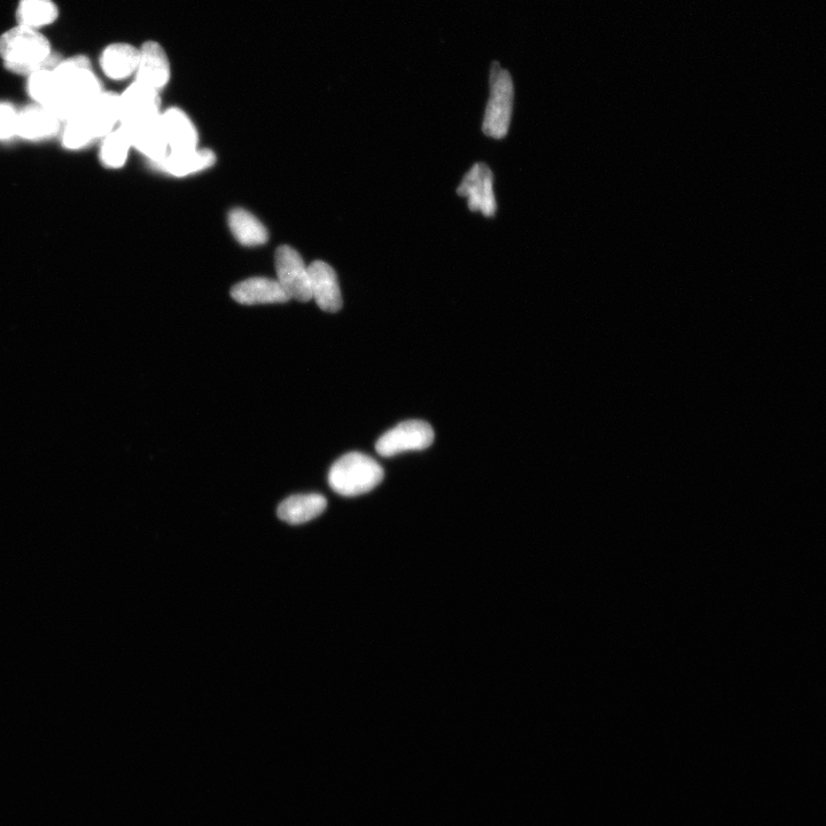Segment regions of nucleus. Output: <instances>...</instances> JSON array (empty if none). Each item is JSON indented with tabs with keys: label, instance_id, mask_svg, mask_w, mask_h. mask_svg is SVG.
Here are the masks:
<instances>
[{
	"label": "nucleus",
	"instance_id": "f257e3e1",
	"mask_svg": "<svg viewBox=\"0 0 826 826\" xmlns=\"http://www.w3.org/2000/svg\"><path fill=\"white\" fill-rule=\"evenodd\" d=\"M0 58L7 70L27 76L37 70L54 69L62 60L40 30L19 25L0 36Z\"/></svg>",
	"mask_w": 826,
	"mask_h": 826
},
{
	"label": "nucleus",
	"instance_id": "f03ea898",
	"mask_svg": "<svg viewBox=\"0 0 826 826\" xmlns=\"http://www.w3.org/2000/svg\"><path fill=\"white\" fill-rule=\"evenodd\" d=\"M56 76L58 101L53 113L70 120L103 92L98 76L87 57L62 59L53 69Z\"/></svg>",
	"mask_w": 826,
	"mask_h": 826
},
{
	"label": "nucleus",
	"instance_id": "7ed1b4c3",
	"mask_svg": "<svg viewBox=\"0 0 826 826\" xmlns=\"http://www.w3.org/2000/svg\"><path fill=\"white\" fill-rule=\"evenodd\" d=\"M119 122L120 96L103 91L67 121L62 144L69 150H80L93 140L111 134Z\"/></svg>",
	"mask_w": 826,
	"mask_h": 826
},
{
	"label": "nucleus",
	"instance_id": "20e7f679",
	"mask_svg": "<svg viewBox=\"0 0 826 826\" xmlns=\"http://www.w3.org/2000/svg\"><path fill=\"white\" fill-rule=\"evenodd\" d=\"M383 467L368 455L350 453L333 464L329 473L330 487L345 497L368 494L384 480Z\"/></svg>",
	"mask_w": 826,
	"mask_h": 826
},
{
	"label": "nucleus",
	"instance_id": "39448f33",
	"mask_svg": "<svg viewBox=\"0 0 826 826\" xmlns=\"http://www.w3.org/2000/svg\"><path fill=\"white\" fill-rule=\"evenodd\" d=\"M490 95L483 118L482 131L488 137L502 139L508 135L513 112L514 85L508 70L494 62L489 77Z\"/></svg>",
	"mask_w": 826,
	"mask_h": 826
},
{
	"label": "nucleus",
	"instance_id": "423d86ee",
	"mask_svg": "<svg viewBox=\"0 0 826 826\" xmlns=\"http://www.w3.org/2000/svg\"><path fill=\"white\" fill-rule=\"evenodd\" d=\"M434 431L423 420H408L386 432L376 443L377 453L393 457L408 451L424 450L432 446Z\"/></svg>",
	"mask_w": 826,
	"mask_h": 826
},
{
	"label": "nucleus",
	"instance_id": "0eeeda50",
	"mask_svg": "<svg viewBox=\"0 0 826 826\" xmlns=\"http://www.w3.org/2000/svg\"><path fill=\"white\" fill-rule=\"evenodd\" d=\"M277 282L290 299L308 302L313 299L308 267L290 246H280L276 253Z\"/></svg>",
	"mask_w": 826,
	"mask_h": 826
},
{
	"label": "nucleus",
	"instance_id": "6e6552de",
	"mask_svg": "<svg viewBox=\"0 0 826 826\" xmlns=\"http://www.w3.org/2000/svg\"><path fill=\"white\" fill-rule=\"evenodd\" d=\"M458 196L467 198L471 212L493 217L497 204L494 192V175L485 163H475L457 189Z\"/></svg>",
	"mask_w": 826,
	"mask_h": 826
},
{
	"label": "nucleus",
	"instance_id": "1a4fd4ad",
	"mask_svg": "<svg viewBox=\"0 0 826 826\" xmlns=\"http://www.w3.org/2000/svg\"><path fill=\"white\" fill-rule=\"evenodd\" d=\"M120 96V124L129 127L160 115V92L135 81Z\"/></svg>",
	"mask_w": 826,
	"mask_h": 826
},
{
	"label": "nucleus",
	"instance_id": "9d476101",
	"mask_svg": "<svg viewBox=\"0 0 826 826\" xmlns=\"http://www.w3.org/2000/svg\"><path fill=\"white\" fill-rule=\"evenodd\" d=\"M121 128L127 132L131 147L137 148L140 153L151 160L154 166L159 165L167 157L169 146L162 127L161 114Z\"/></svg>",
	"mask_w": 826,
	"mask_h": 826
},
{
	"label": "nucleus",
	"instance_id": "9b49d317",
	"mask_svg": "<svg viewBox=\"0 0 826 826\" xmlns=\"http://www.w3.org/2000/svg\"><path fill=\"white\" fill-rule=\"evenodd\" d=\"M170 76V61L163 46L155 41L140 46L136 81L160 92L167 87Z\"/></svg>",
	"mask_w": 826,
	"mask_h": 826
},
{
	"label": "nucleus",
	"instance_id": "f8f14e48",
	"mask_svg": "<svg viewBox=\"0 0 826 826\" xmlns=\"http://www.w3.org/2000/svg\"><path fill=\"white\" fill-rule=\"evenodd\" d=\"M308 271L311 295L317 306L326 313H338L342 308V295L334 269L323 261H315Z\"/></svg>",
	"mask_w": 826,
	"mask_h": 826
},
{
	"label": "nucleus",
	"instance_id": "ddd939ff",
	"mask_svg": "<svg viewBox=\"0 0 826 826\" xmlns=\"http://www.w3.org/2000/svg\"><path fill=\"white\" fill-rule=\"evenodd\" d=\"M231 296L233 300L245 306L271 305L291 300L277 280L260 277L237 284L232 288Z\"/></svg>",
	"mask_w": 826,
	"mask_h": 826
},
{
	"label": "nucleus",
	"instance_id": "4468645a",
	"mask_svg": "<svg viewBox=\"0 0 826 826\" xmlns=\"http://www.w3.org/2000/svg\"><path fill=\"white\" fill-rule=\"evenodd\" d=\"M161 123L170 152L196 150L198 132L194 124L182 109L169 108L161 115Z\"/></svg>",
	"mask_w": 826,
	"mask_h": 826
},
{
	"label": "nucleus",
	"instance_id": "2eb2a0df",
	"mask_svg": "<svg viewBox=\"0 0 826 826\" xmlns=\"http://www.w3.org/2000/svg\"><path fill=\"white\" fill-rule=\"evenodd\" d=\"M60 121L48 108L29 106L18 113L15 135L28 140L49 138L59 131Z\"/></svg>",
	"mask_w": 826,
	"mask_h": 826
},
{
	"label": "nucleus",
	"instance_id": "dca6fc26",
	"mask_svg": "<svg viewBox=\"0 0 826 826\" xmlns=\"http://www.w3.org/2000/svg\"><path fill=\"white\" fill-rule=\"evenodd\" d=\"M139 49L128 43H113L106 46L100 57L104 74L113 81H124L136 74Z\"/></svg>",
	"mask_w": 826,
	"mask_h": 826
},
{
	"label": "nucleus",
	"instance_id": "f3484780",
	"mask_svg": "<svg viewBox=\"0 0 826 826\" xmlns=\"http://www.w3.org/2000/svg\"><path fill=\"white\" fill-rule=\"evenodd\" d=\"M326 506L327 501L323 495H294L280 503L277 514L287 524L301 525L321 516Z\"/></svg>",
	"mask_w": 826,
	"mask_h": 826
},
{
	"label": "nucleus",
	"instance_id": "a211bd4d",
	"mask_svg": "<svg viewBox=\"0 0 826 826\" xmlns=\"http://www.w3.org/2000/svg\"><path fill=\"white\" fill-rule=\"evenodd\" d=\"M216 162V155L210 150H190L183 152H169L167 157L155 166L176 177H184L199 173L213 167Z\"/></svg>",
	"mask_w": 826,
	"mask_h": 826
},
{
	"label": "nucleus",
	"instance_id": "6ab92c4d",
	"mask_svg": "<svg viewBox=\"0 0 826 826\" xmlns=\"http://www.w3.org/2000/svg\"><path fill=\"white\" fill-rule=\"evenodd\" d=\"M229 227L238 243L244 246H260L267 243L266 227L245 209H233L229 213Z\"/></svg>",
	"mask_w": 826,
	"mask_h": 826
},
{
	"label": "nucleus",
	"instance_id": "aec40b11",
	"mask_svg": "<svg viewBox=\"0 0 826 826\" xmlns=\"http://www.w3.org/2000/svg\"><path fill=\"white\" fill-rule=\"evenodd\" d=\"M59 10L53 0H20L17 10L19 26L40 30L56 22Z\"/></svg>",
	"mask_w": 826,
	"mask_h": 826
},
{
	"label": "nucleus",
	"instance_id": "412c9836",
	"mask_svg": "<svg viewBox=\"0 0 826 826\" xmlns=\"http://www.w3.org/2000/svg\"><path fill=\"white\" fill-rule=\"evenodd\" d=\"M28 93L37 105L53 112L58 101L56 76L53 69H41L28 76Z\"/></svg>",
	"mask_w": 826,
	"mask_h": 826
},
{
	"label": "nucleus",
	"instance_id": "4be33fe9",
	"mask_svg": "<svg viewBox=\"0 0 826 826\" xmlns=\"http://www.w3.org/2000/svg\"><path fill=\"white\" fill-rule=\"evenodd\" d=\"M131 143L127 132L121 127L113 130L104 138L101 145L100 160L108 168L118 169L127 162Z\"/></svg>",
	"mask_w": 826,
	"mask_h": 826
},
{
	"label": "nucleus",
	"instance_id": "5701e85b",
	"mask_svg": "<svg viewBox=\"0 0 826 826\" xmlns=\"http://www.w3.org/2000/svg\"><path fill=\"white\" fill-rule=\"evenodd\" d=\"M18 112L10 104L0 103V139L15 136Z\"/></svg>",
	"mask_w": 826,
	"mask_h": 826
}]
</instances>
